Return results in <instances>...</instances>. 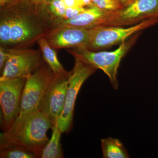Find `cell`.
<instances>
[{
	"label": "cell",
	"mask_w": 158,
	"mask_h": 158,
	"mask_svg": "<svg viewBox=\"0 0 158 158\" xmlns=\"http://www.w3.org/2000/svg\"><path fill=\"white\" fill-rule=\"evenodd\" d=\"M44 5L21 0L0 9V44L8 48H26L55 27Z\"/></svg>",
	"instance_id": "6da1fadb"
},
{
	"label": "cell",
	"mask_w": 158,
	"mask_h": 158,
	"mask_svg": "<svg viewBox=\"0 0 158 158\" xmlns=\"http://www.w3.org/2000/svg\"><path fill=\"white\" fill-rule=\"evenodd\" d=\"M53 123L40 111L15 119L11 127L0 135V148H22L40 158L49 141L47 133Z\"/></svg>",
	"instance_id": "7a4b0ae2"
},
{
	"label": "cell",
	"mask_w": 158,
	"mask_h": 158,
	"mask_svg": "<svg viewBox=\"0 0 158 158\" xmlns=\"http://www.w3.org/2000/svg\"><path fill=\"white\" fill-rule=\"evenodd\" d=\"M139 33L133 35L127 40L120 44L118 48L111 52L92 51L86 48H72L68 52L86 64L96 69H100L108 77L115 90L118 88L117 76L122 59L136 42Z\"/></svg>",
	"instance_id": "3957f363"
},
{
	"label": "cell",
	"mask_w": 158,
	"mask_h": 158,
	"mask_svg": "<svg viewBox=\"0 0 158 158\" xmlns=\"http://www.w3.org/2000/svg\"><path fill=\"white\" fill-rule=\"evenodd\" d=\"M158 23V18L149 19L141 22L123 27L119 26H99L89 30L87 48L97 51L121 44L128 38Z\"/></svg>",
	"instance_id": "277c9868"
},
{
	"label": "cell",
	"mask_w": 158,
	"mask_h": 158,
	"mask_svg": "<svg viewBox=\"0 0 158 158\" xmlns=\"http://www.w3.org/2000/svg\"><path fill=\"white\" fill-rule=\"evenodd\" d=\"M53 78L45 62L27 78L16 119L39 111L43 97Z\"/></svg>",
	"instance_id": "5b68a950"
},
{
	"label": "cell",
	"mask_w": 158,
	"mask_h": 158,
	"mask_svg": "<svg viewBox=\"0 0 158 158\" xmlns=\"http://www.w3.org/2000/svg\"><path fill=\"white\" fill-rule=\"evenodd\" d=\"M74 66L70 72L65 105L57 123L62 133L70 129L73 121L74 109L77 96L82 85L97 69L75 58Z\"/></svg>",
	"instance_id": "8992f818"
},
{
	"label": "cell",
	"mask_w": 158,
	"mask_h": 158,
	"mask_svg": "<svg viewBox=\"0 0 158 158\" xmlns=\"http://www.w3.org/2000/svg\"><path fill=\"white\" fill-rule=\"evenodd\" d=\"M26 78L0 77V103L3 131L9 129L17 118Z\"/></svg>",
	"instance_id": "52a82bcc"
},
{
	"label": "cell",
	"mask_w": 158,
	"mask_h": 158,
	"mask_svg": "<svg viewBox=\"0 0 158 158\" xmlns=\"http://www.w3.org/2000/svg\"><path fill=\"white\" fill-rule=\"evenodd\" d=\"M9 56L1 77L26 78L45 62L41 51L26 48H9Z\"/></svg>",
	"instance_id": "ba28073f"
},
{
	"label": "cell",
	"mask_w": 158,
	"mask_h": 158,
	"mask_svg": "<svg viewBox=\"0 0 158 158\" xmlns=\"http://www.w3.org/2000/svg\"><path fill=\"white\" fill-rule=\"evenodd\" d=\"M155 18H158V0H135L111 12L104 26H131Z\"/></svg>",
	"instance_id": "9c48e42d"
},
{
	"label": "cell",
	"mask_w": 158,
	"mask_h": 158,
	"mask_svg": "<svg viewBox=\"0 0 158 158\" xmlns=\"http://www.w3.org/2000/svg\"><path fill=\"white\" fill-rule=\"evenodd\" d=\"M70 72L67 74L54 77L46 90L40 104L39 111L52 122L57 123L65 105Z\"/></svg>",
	"instance_id": "30bf717a"
},
{
	"label": "cell",
	"mask_w": 158,
	"mask_h": 158,
	"mask_svg": "<svg viewBox=\"0 0 158 158\" xmlns=\"http://www.w3.org/2000/svg\"><path fill=\"white\" fill-rule=\"evenodd\" d=\"M51 47L63 48H87L89 30L65 25L54 27L44 36Z\"/></svg>",
	"instance_id": "8fae6325"
},
{
	"label": "cell",
	"mask_w": 158,
	"mask_h": 158,
	"mask_svg": "<svg viewBox=\"0 0 158 158\" xmlns=\"http://www.w3.org/2000/svg\"><path fill=\"white\" fill-rule=\"evenodd\" d=\"M111 12L105 11L92 5L87 7L85 11L75 18L70 19H61L55 22V25H65L90 29L104 26Z\"/></svg>",
	"instance_id": "7c38bea8"
},
{
	"label": "cell",
	"mask_w": 158,
	"mask_h": 158,
	"mask_svg": "<svg viewBox=\"0 0 158 158\" xmlns=\"http://www.w3.org/2000/svg\"><path fill=\"white\" fill-rule=\"evenodd\" d=\"M42 53L43 59L53 74L54 77L65 75L69 72L66 71L59 62L56 50L51 47L45 38L42 37L37 41Z\"/></svg>",
	"instance_id": "4fadbf2b"
},
{
	"label": "cell",
	"mask_w": 158,
	"mask_h": 158,
	"mask_svg": "<svg viewBox=\"0 0 158 158\" xmlns=\"http://www.w3.org/2000/svg\"><path fill=\"white\" fill-rule=\"evenodd\" d=\"M51 129L52 137L43 149L40 158H63L64 156L60 142L62 132L58 126L57 123H54Z\"/></svg>",
	"instance_id": "5bb4252c"
},
{
	"label": "cell",
	"mask_w": 158,
	"mask_h": 158,
	"mask_svg": "<svg viewBox=\"0 0 158 158\" xmlns=\"http://www.w3.org/2000/svg\"><path fill=\"white\" fill-rule=\"evenodd\" d=\"M101 147L104 158H128L127 150L117 138L109 137L101 140Z\"/></svg>",
	"instance_id": "9a60e30c"
},
{
	"label": "cell",
	"mask_w": 158,
	"mask_h": 158,
	"mask_svg": "<svg viewBox=\"0 0 158 158\" xmlns=\"http://www.w3.org/2000/svg\"><path fill=\"white\" fill-rule=\"evenodd\" d=\"M44 8L48 15L54 24L57 21L64 19L66 7L62 0H50L45 4Z\"/></svg>",
	"instance_id": "2e32d148"
},
{
	"label": "cell",
	"mask_w": 158,
	"mask_h": 158,
	"mask_svg": "<svg viewBox=\"0 0 158 158\" xmlns=\"http://www.w3.org/2000/svg\"><path fill=\"white\" fill-rule=\"evenodd\" d=\"M1 158H39L35 154L18 147H9L0 148Z\"/></svg>",
	"instance_id": "e0dca14e"
},
{
	"label": "cell",
	"mask_w": 158,
	"mask_h": 158,
	"mask_svg": "<svg viewBox=\"0 0 158 158\" xmlns=\"http://www.w3.org/2000/svg\"><path fill=\"white\" fill-rule=\"evenodd\" d=\"M94 6L99 9L110 12L120 10L123 7L120 0H92Z\"/></svg>",
	"instance_id": "ac0fdd59"
},
{
	"label": "cell",
	"mask_w": 158,
	"mask_h": 158,
	"mask_svg": "<svg viewBox=\"0 0 158 158\" xmlns=\"http://www.w3.org/2000/svg\"><path fill=\"white\" fill-rule=\"evenodd\" d=\"M87 7H74L66 8L64 19H70L75 18L85 11Z\"/></svg>",
	"instance_id": "d6986e66"
},
{
	"label": "cell",
	"mask_w": 158,
	"mask_h": 158,
	"mask_svg": "<svg viewBox=\"0 0 158 158\" xmlns=\"http://www.w3.org/2000/svg\"><path fill=\"white\" fill-rule=\"evenodd\" d=\"M9 48L0 47V70L2 71L7 60L9 58Z\"/></svg>",
	"instance_id": "ffe728a7"
},
{
	"label": "cell",
	"mask_w": 158,
	"mask_h": 158,
	"mask_svg": "<svg viewBox=\"0 0 158 158\" xmlns=\"http://www.w3.org/2000/svg\"><path fill=\"white\" fill-rule=\"evenodd\" d=\"M21 0H0V9L13 5Z\"/></svg>",
	"instance_id": "44dd1931"
},
{
	"label": "cell",
	"mask_w": 158,
	"mask_h": 158,
	"mask_svg": "<svg viewBox=\"0 0 158 158\" xmlns=\"http://www.w3.org/2000/svg\"><path fill=\"white\" fill-rule=\"evenodd\" d=\"M78 7H87L93 5L92 0H76Z\"/></svg>",
	"instance_id": "7402d4cb"
},
{
	"label": "cell",
	"mask_w": 158,
	"mask_h": 158,
	"mask_svg": "<svg viewBox=\"0 0 158 158\" xmlns=\"http://www.w3.org/2000/svg\"><path fill=\"white\" fill-rule=\"evenodd\" d=\"M66 8L78 7L76 0H62Z\"/></svg>",
	"instance_id": "603a6c76"
},
{
	"label": "cell",
	"mask_w": 158,
	"mask_h": 158,
	"mask_svg": "<svg viewBox=\"0 0 158 158\" xmlns=\"http://www.w3.org/2000/svg\"><path fill=\"white\" fill-rule=\"evenodd\" d=\"M28 1L36 6H40V5L47 4L50 1V0H28Z\"/></svg>",
	"instance_id": "cb8c5ba5"
},
{
	"label": "cell",
	"mask_w": 158,
	"mask_h": 158,
	"mask_svg": "<svg viewBox=\"0 0 158 158\" xmlns=\"http://www.w3.org/2000/svg\"><path fill=\"white\" fill-rule=\"evenodd\" d=\"M123 7L128 6L134 2L135 0H120Z\"/></svg>",
	"instance_id": "d4e9b609"
}]
</instances>
